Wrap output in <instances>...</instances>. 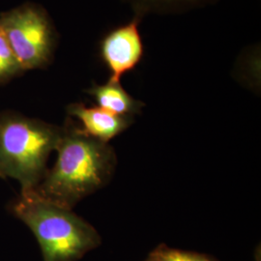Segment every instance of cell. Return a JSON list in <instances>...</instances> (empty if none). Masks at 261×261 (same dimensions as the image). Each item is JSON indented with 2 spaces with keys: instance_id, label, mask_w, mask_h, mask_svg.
<instances>
[{
  "instance_id": "6da1fadb",
  "label": "cell",
  "mask_w": 261,
  "mask_h": 261,
  "mask_svg": "<svg viewBox=\"0 0 261 261\" xmlns=\"http://www.w3.org/2000/svg\"><path fill=\"white\" fill-rule=\"evenodd\" d=\"M57 160L38 186V196L69 209L103 188L112 178L116 157L109 143L85 134L67 119L56 147Z\"/></svg>"
},
{
  "instance_id": "7a4b0ae2",
  "label": "cell",
  "mask_w": 261,
  "mask_h": 261,
  "mask_svg": "<svg viewBox=\"0 0 261 261\" xmlns=\"http://www.w3.org/2000/svg\"><path fill=\"white\" fill-rule=\"evenodd\" d=\"M9 208L36 237L44 261L80 260L102 243L98 231L72 209L33 192L20 193Z\"/></svg>"
},
{
  "instance_id": "3957f363",
  "label": "cell",
  "mask_w": 261,
  "mask_h": 261,
  "mask_svg": "<svg viewBox=\"0 0 261 261\" xmlns=\"http://www.w3.org/2000/svg\"><path fill=\"white\" fill-rule=\"evenodd\" d=\"M62 127L18 112L0 113V177L19 181L21 193L32 192L47 172Z\"/></svg>"
},
{
  "instance_id": "277c9868",
  "label": "cell",
  "mask_w": 261,
  "mask_h": 261,
  "mask_svg": "<svg viewBox=\"0 0 261 261\" xmlns=\"http://www.w3.org/2000/svg\"><path fill=\"white\" fill-rule=\"evenodd\" d=\"M0 28L24 71L48 65L56 47V32L42 7L27 3L2 13Z\"/></svg>"
},
{
  "instance_id": "5b68a950",
  "label": "cell",
  "mask_w": 261,
  "mask_h": 261,
  "mask_svg": "<svg viewBox=\"0 0 261 261\" xmlns=\"http://www.w3.org/2000/svg\"><path fill=\"white\" fill-rule=\"evenodd\" d=\"M139 18L109 32L100 44V56L112 75L120 82L122 75L134 70L143 57L144 47L139 30Z\"/></svg>"
},
{
  "instance_id": "8992f818",
  "label": "cell",
  "mask_w": 261,
  "mask_h": 261,
  "mask_svg": "<svg viewBox=\"0 0 261 261\" xmlns=\"http://www.w3.org/2000/svg\"><path fill=\"white\" fill-rule=\"evenodd\" d=\"M67 112L80 120L85 134L107 143L133 123V116L117 115L99 107L89 108L84 103L70 105Z\"/></svg>"
},
{
  "instance_id": "52a82bcc",
  "label": "cell",
  "mask_w": 261,
  "mask_h": 261,
  "mask_svg": "<svg viewBox=\"0 0 261 261\" xmlns=\"http://www.w3.org/2000/svg\"><path fill=\"white\" fill-rule=\"evenodd\" d=\"M93 96L99 108L122 116H133L140 112L144 103L130 97L120 84V82L109 80L107 84H95L87 90Z\"/></svg>"
},
{
  "instance_id": "ba28073f",
  "label": "cell",
  "mask_w": 261,
  "mask_h": 261,
  "mask_svg": "<svg viewBox=\"0 0 261 261\" xmlns=\"http://www.w3.org/2000/svg\"><path fill=\"white\" fill-rule=\"evenodd\" d=\"M24 72L0 28V84H6Z\"/></svg>"
},
{
  "instance_id": "9c48e42d",
  "label": "cell",
  "mask_w": 261,
  "mask_h": 261,
  "mask_svg": "<svg viewBox=\"0 0 261 261\" xmlns=\"http://www.w3.org/2000/svg\"><path fill=\"white\" fill-rule=\"evenodd\" d=\"M160 261H213L204 255L195 252H183L161 246L151 253Z\"/></svg>"
},
{
  "instance_id": "30bf717a",
  "label": "cell",
  "mask_w": 261,
  "mask_h": 261,
  "mask_svg": "<svg viewBox=\"0 0 261 261\" xmlns=\"http://www.w3.org/2000/svg\"><path fill=\"white\" fill-rule=\"evenodd\" d=\"M145 2H149L151 4H172V3H187L194 2L196 0H144Z\"/></svg>"
},
{
  "instance_id": "8fae6325",
  "label": "cell",
  "mask_w": 261,
  "mask_h": 261,
  "mask_svg": "<svg viewBox=\"0 0 261 261\" xmlns=\"http://www.w3.org/2000/svg\"><path fill=\"white\" fill-rule=\"evenodd\" d=\"M146 261H160L159 259H157L156 257H154V256H152L151 254H150L149 258L147 259Z\"/></svg>"
}]
</instances>
